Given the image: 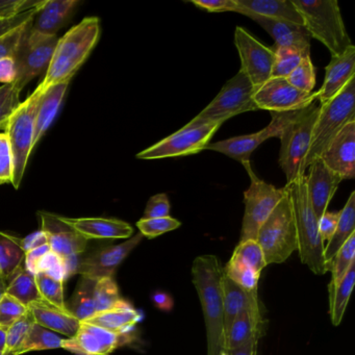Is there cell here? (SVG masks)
<instances>
[{
    "mask_svg": "<svg viewBox=\"0 0 355 355\" xmlns=\"http://www.w3.org/2000/svg\"><path fill=\"white\" fill-rule=\"evenodd\" d=\"M42 93L36 89L30 97L20 103L18 109L14 112L6 126L5 135L7 136L13 159V180L12 184L18 189L21 184L28 157L32 153L33 141H34L35 120L37 109Z\"/></svg>",
    "mask_w": 355,
    "mask_h": 355,
    "instance_id": "cell-9",
    "label": "cell"
},
{
    "mask_svg": "<svg viewBox=\"0 0 355 355\" xmlns=\"http://www.w3.org/2000/svg\"><path fill=\"white\" fill-rule=\"evenodd\" d=\"M355 76V46L349 47L343 55L332 57L326 67L323 86L315 92V101L320 105L334 98Z\"/></svg>",
    "mask_w": 355,
    "mask_h": 355,
    "instance_id": "cell-22",
    "label": "cell"
},
{
    "mask_svg": "<svg viewBox=\"0 0 355 355\" xmlns=\"http://www.w3.org/2000/svg\"><path fill=\"white\" fill-rule=\"evenodd\" d=\"M254 91L248 78L239 71L226 82L216 98L182 128L188 130L209 124H223L239 114L259 111L253 101Z\"/></svg>",
    "mask_w": 355,
    "mask_h": 355,
    "instance_id": "cell-8",
    "label": "cell"
},
{
    "mask_svg": "<svg viewBox=\"0 0 355 355\" xmlns=\"http://www.w3.org/2000/svg\"><path fill=\"white\" fill-rule=\"evenodd\" d=\"M224 274L232 282L247 291L257 290L261 273L253 270L249 266L245 265L240 259L232 257L227 265L223 269Z\"/></svg>",
    "mask_w": 355,
    "mask_h": 355,
    "instance_id": "cell-37",
    "label": "cell"
},
{
    "mask_svg": "<svg viewBox=\"0 0 355 355\" xmlns=\"http://www.w3.org/2000/svg\"><path fill=\"white\" fill-rule=\"evenodd\" d=\"M259 338H252V340L243 345L241 348L236 350L227 351L228 355H255L257 353V346Z\"/></svg>",
    "mask_w": 355,
    "mask_h": 355,
    "instance_id": "cell-59",
    "label": "cell"
},
{
    "mask_svg": "<svg viewBox=\"0 0 355 355\" xmlns=\"http://www.w3.org/2000/svg\"><path fill=\"white\" fill-rule=\"evenodd\" d=\"M6 288H7V282H3V280L0 278V299H1V297L5 294Z\"/></svg>",
    "mask_w": 355,
    "mask_h": 355,
    "instance_id": "cell-61",
    "label": "cell"
},
{
    "mask_svg": "<svg viewBox=\"0 0 355 355\" xmlns=\"http://www.w3.org/2000/svg\"><path fill=\"white\" fill-rule=\"evenodd\" d=\"M263 334V320L261 307L244 309L232 322L224 343L223 350H236L252 338H261Z\"/></svg>",
    "mask_w": 355,
    "mask_h": 355,
    "instance_id": "cell-28",
    "label": "cell"
},
{
    "mask_svg": "<svg viewBox=\"0 0 355 355\" xmlns=\"http://www.w3.org/2000/svg\"><path fill=\"white\" fill-rule=\"evenodd\" d=\"M245 16L257 22L274 39V46L297 49L305 57L309 55L311 36L304 26L251 14H246Z\"/></svg>",
    "mask_w": 355,
    "mask_h": 355,
    "instance_id": "cell-21",
    "label": "cell"
},
{
    "mask_svg": "<svg viewBox=\"0 0 355 355\" xmlns=\"http://www.w3.org/2000/svg\"><path fill=\"white\" fill-rule=\"evenodd\" d=\"M64 338L59 334L33 322L28 334L14 355H21L31 351L62 348Z\"/></svg>",
    "mask_w": 355,
    "mask_h": 355,
    "instance_id": "cell-36",
    "label": "cell"
},
{
    "mask_svg": "<svg viewBox=\"0 0 355 355\" xmlns=\"http://www.w3.org/2000/svg\"><path fill=\"white\" fill-rule=\"evenodd\" d=\"M170 202L166 194H157L149 198L143 219L169 217Z\"/></svg>",
    "mask_w": 355,
    "mask_h": 355,
    "instance_id": "cell-52",
    "label": "cell"
},
{
    "mask_svg": "<svg viewBox=\"0 0 355 355\" xmlns=\"http://www.w3.org/2000/svg\"><path fill=\"white\" fill-rule=\"evenodd\" d=\"M130 332L119 334L80 321V328L73 338H64L62 348L78 355H110L118 347L130 343Z\"/></svg>",
    "mask_w": 355,
    "mask_h": 355,
    "instance_id": "cell-15",
    "label": "cell"
},
{
    "mask_svg": "<svg viewBox=\"0 0 355 355\" xmlns=\"http://www.w3.org/2000/svg\"><path fill=\"white\" fill-rule=\"evenodd\" d=\"M244 166L250 175V186L244 193L245 214L240 243L257 241L259 228L265 223L284 195V188H275L259 180L253 173L250 163L245 164Z\"/></svg>",
    "mask_w": 355,
    "mask_h": 355,
    "instance_id": "cell-10",
    "label": "cell"
},
{
    "mask_svg": "<svg viewBox=\"0 0 355 355\" xmlns=\"http://www.w3.org/2000/svg\"><path fill=\"white\" fill-rule=\"evenodd\" d=\"M16 80V66L13 59L0 60V83L13 84Z\"/></svg>",
    "mask_w": 355,
    "mask_h": 355,
    "instance_id": "cell-57",
    "label": "cell"
},
{
    "mask_svg": "<svg viewBox=\"0 0 355 355\" xmlns=\"http://www.w3.org/2000/svg\"><path fill=\"white\" fill-rule=\"evenodd\" d=\"M99 37L101 21L97 17L86 18L70 28L58 41L46 76L37 89L44 94L51 87L71 80L96 46Z\"/></svg>",
    "mask_w": 355,
    "mask_h": 355,
    "instance_id": "cell-1",
    "label": "cell"
},
{
    "mask_svg": "<svg viewBox=\"0 0 355 355\" xmlns=\"http://www.w3.org/2000/svg\"><path fill=\"white\" fill-rule=\"evenodd\" d=\"M294 214L298 238V252L301 261L317 274L324 275L329 271V266L324 257V242L319 234L317 216L311 207L307 192L306 176L296 178L284 187Z\"/></svg>",
    "mask_w": 355,
    "mask_h": 355,
    "instance_id": "cell-3",
    "label": "cell"
},
{
    "mask_svg": "<svg viewBox=\"0 0 355 355\" xmlns=\"http://www.w3.org/2000/svg\"><path fill=\"white\" fill-rule=\"evenodd\" d=\"M355 232V192H351L344 209L340 211V219L332 238L324 249V257L329 266L334 255L340 250L344 243Z\"/></svg>",
    "mask_w": 355,
    "mask_h": 355,
    "instance_id": "cell-31",
    "label": "cell"
},
{
    "mask_svg": "<svg viewBox=\"0 0 355 355\" xmlns=\"http://www.w3.org/2000/svg\"><path fill=\"white\" fill-rule=\"evenodd\" d=\"M13 180V159L5 134H0V184H12Z\"/></svg>",
    "mask_w": 355,
    "mask_h": 355,
    "instance_id": "cell-51",
    "label": "cell"
},
{
    "mask_svg": "<svg viewBox=\"0 0 355 355\" xmlns=\"http://www.w3.org/2000/svg\"><path fill=\"white\" fill-rule=\"evenodd\" d=\"M253 101L259 110L286 113L306 107L315 101V95L299 91L286 78H271L254 91Z\"/></svg>",
    "mask_w": 355,
    "mask_h": 355,
    "instance_id": "cell-14",
    "label": "cell"
},
{
    "mask_svg": "<svg viewBox=\"0 0 355 355\" xmlns=\"http://www.w3.org/2000/svg\"><path fill=\"white\" fill-rule=\"evenodd\" d=\"M319 112L320 105L315 101L303 109L282 113L279 165L286 174V184L305 175V157Z\"/></svg>",
    "mask_w": 355,
    "mask_h": 355,
    "instance_id": "cell-4",
    "label": "cell"
},
{
    "mask_svg": "<svg viewBox=\"0 0 355 355\" xmlns=\"http://www.w3.org/2000/svg\"><path fill=\"white\" fill-rule=\"evenodd\" d=\"M236 13L261 16L270 19L284 20L291 24L303 26L300 14L295 8L293 0H236Z\"/></svg>",
    "mask_w": 355,
    "mask_h": 355,
    "instance_id": "cell-27",
    "label": "cell"
},
{
    "mask_svg": "<svg viewBox=\"0 0 355 355\" xmlns=\"http://www.w3.org/2000/svg\"><path fill=\"white\" fill-rule=\"evenodd\" d=\"M28 313V307L22 304L17 299L3 294L0 299V326L9 328L12 324Z\"/></svg>",
    "mask_w": 355,
    "mask_h": 355,
    "instance_id": "cell-48",
    "label": "cell"
},
{
    "mask_svg": "<svg viewBox=\"0 0 355 355\" xmlns=\"http://www.w3.org/2000/svg\"><path fill=\"white\" fill-rule=\"evenodd\" d=\"M40 273L46 274V275L51 276L55 279L61 280V282H65L68 278L64 259L58 257L51 250L45 253L37 263V274Z\"/></svg>",
    "mask_w": 355,
    "mask_h": 355,
    "instance_id": "cell-49",
    "label": "cell"
},
{
    "mask_svg": "<svg viewBox=\"0 0 355 355\" xmlns=\"http://www.w3.org/2000/svg\"><path fill=\"white\" fill-rule=\"evenodd\" d=\"M78 0H45L33 24V31L57 36V33L67 24L78 7Z\"/></svg>",
    "mask_w": 355,
    "mask_h": 355,
    "instance_id": "cell-26",
    "label": "cell"
},
{
    "mask_svg": "<svg viewBox=\"0 0 355 355\" xmlns=\"http://www.w3.org/2000/svg\"><path fill=\"white\" fill-rule=\"evenodd\" d=\"M338 219H340V211H325L318 221L319 226V234L321 236L322 241H329L336 232L338 226Z\"/></svg>",
    "mask_w": 355,
    "mask_h": 355,
    "instance_id": "cell-55",
    "label": "cell"
},
{
    "mask_svg": "<svg viewBox=\"0 0 355 355\" xmlns=\"http://www.w3.org/2000/svg\"><path fill=\"white\" fill-rule=\"evenodd\" d=\"M28 307L35 323L51 331L64 334L68 338H73L80 328V320L69 311H63L46 301H37Z\"/></svg>",
    "mask_w": 355,
    "mask_h": 355,
    "instance_id": "cell-25",
    "label": "cell"
},
{
    "mask_svg": "<svg viewBox=\"0 0 355 355\" xmlns=\"http://www.w3.org/2000/svg\"><path fill=\"white\" fill-rule=\"evenodd\" d=\"M309 174L306 176L307 192L311 207L318 219L322 217L329 205L342 178L325 165L321 157L315 159L309 165Z\"/></svg>",
    "mask_w": 355,
    "mask_h": 355,
    "instance_id": "cell-20",
    "label": "cell"
},
{
    "mask_svg": "<svg viewBox=\"0 0 355 355\" xmlns=\"http://www.w3.org/2000/svg\"><path fill=\"white\" fill-rule=\"evenodd\" d=\"M44 3H43L40 7L24 12V13L19 14V15L15 16V17L0 20V37H3V35L8 34V33L11 32V31L19 28L22 24H26V22L30 21V20L34 19L37 14H38L39 10L44 5Z\"/></svg>",
    "mask_w": 355,
    "mask_h": 355,
    "instance_id": "cell-54",
    "label": "cell"
},
{
    "mask_svg": "<svg viewBox=\"0 0 355 355\" xmlns=\"http://www.w3.org/2000/svg\"><path fill=\"white\" fill-rule=\"evenodd\" d=\"M192 275L205 315L207 355H219L223 350V269L215 255H201L193 263Z\"/></svg>",
    "mask_w": 355,
    "mask_h": 355,
    "instance_id": "cell-2",
    "label": "cell"
},
{
    "mask_svg": "<svg viewBox=\"0 0 355 355\" xmlns=\"http://www.w3.org/2000/svg\"><path fill=\"white\" fill-rule=\"evenodd\" d=\"M20 93L13 84L0 87V130L6 128L10 118L19 107Z\"/></svg>",
    "mask_w": 355,
    "mask_h": 355,
    "instance_id": "cell-46",
    "label": "cell"
},
{
    "mask_svg": "<svg viewBox=\"0 0 355 355\" xmlns=\"http://www.w3.org/2000/svg\"><path fill=\"white\" fill-rule=\"evenodd\" d=\"M234 45L241 59V69L255 90L271 78L275 53L245 28H236Z\"/></svg>",
    "mask_w": 355,
    "mask_h": 355,
    "instance_id": "cell-13",
    "label": "cell"
},
{
    "mask_svg": "<svg viewBox=\"0 0 355 355\" xmlns=\"http://www.w3.org/2000/svg\"><path fill=\"white\" fill-rule=\"evenodd\" d=\"M58 41L57 36H45L33 28L28 31L14 58L16 80L13 85L17 90L21 92L35 78L47 71Z\"/></svg>",
    "mask_w": 355,
    "mask_h": 355,
    "instance_id": "cell-11",
    "label": "cell"
},
{
    "mask_svg": "<svg viewBox=\"0 0 355 355\" xmlns=\"http://www.w3.org/2000/svg\"><path fill=\"white\" fill-rule=\"evenodd\" d=\"M94 298L96 313L112 309L122 300L114 278L97 280L95 284Z\"/></svg>",
    "mask_w": 355,
    "mask_h": 355,
    "instance_id": "cell-41",
    "label": "cell"
},
{
    "mask_svg": "<svg viewBox=\"0 0 355 355\" xmlns=\"http://www.w3.org/2000/svg\"><path fill=\"white\" fill-rule=\"evenodd\" d=\"M95 284H96V280L82 276L68 303V311L80 321H85L96 313L94 298Z\"/></svg>",
    "mask_w": 355,
    "mask_h": 355,
    "instance_id": "cell-32",
    "label": "cell"
},
{
    "mask_svg": "<svg viewBox=\"0 0 355 355\" xmlns=\"http://www.w3.org/2000/svg\"><path fill=\"white\" fill-rule=\"evenodd\" d=\"M24 252L16 236L0 232V278L7 282L21 267Z\"/></svg>",
    "mask_w": 355,
    "mask_h": 355,
    "instance_id": "cell-34",
    "label": "cell"
},
{
    "mask_svg": "<svg viewBox=\"0 0 355 355\" xmlns=\"http://www.w3.org/2000/svg\"><path fill=\"white\" fill-rule=\"evenodd\" d=\"M355 257V232L344 243L340 250L334 255L330 263L331 282L329 286H336L344 277L350 266L354 263Z\"/></svg>",
    "mask_w": 355,
    "mask_h": 355,
    "instance_id": "cell-39",
    "label": "cell"
},
{
    "mask_svg": "<svg viewBox=\"0 0 355 355\" xmlns=\"http://www.w3.org/2000/svg\"><path fill=\"white\" fill-rule=\"evenodd\" d=\"M70 82L71 80L55 85L41 96L38 109H37L36 120H35L34 141H33L34 148L57 117Z\"/></svg>",
    "mask_w": 355,
    "mask_h": 355,
    "instance_id": "cell-29",
    "label": "cell"
},
{
    "mask_svg": "<svg viewBox=\"0 0 355 355\" xmlns=\"http://www.w3.org/2000/svg\"><path fill=\"white\" fill-rule=\"evenodd\" d=\"M17 242L19 246L21 247L22 250L24 252H28V251L33 250V249L46 245L47 236L43 230H40L38 232H33L26 238H17Z\"/></svg>",
    "mask_w": 355,
    "mask_h": 355,
    "instance_id": "cell-56",
    "label": "cell"
},
{
    "mask_svg": "<svg viewBox=\"0 0 355 355\" xmlns=\"http://www.w3.org/2000/svg\"><path fill=\"white\" fill-rule=\"evenodd\" d=\"M42 1H32V0H0V20L15 17L24 12L30 11L35 8L40 7Z\"/></svg>",
    "mask_w": 355,
    "mask_h": 355,
    "instance_id": "cell-50",
    "label": "cell"
},
{
    "mask_svg": "<svg viewBox=\"0 0 355 355\" xmlns=\"http://www.w3.org/2000/svg\"><path fill=\"white\" fill-rule=\"evenodd\" d=\"M7 327H1L0 326V352L5 351L6 340H7Z\"/></svg>",
    "mask_w": 355,
    "mask_h": 355,
    "instance_id": "cell-60",
    "label": "cell"
},
{
    "mask_svg": "<svg viewBox=\"0 0 355 355\" xmlns=\"http://www.w3.org/2000/svg\"><path fill=\"white\" fill-rule=\"evenodd\" d=\"M322 161L342 180L355 176V120L347 123L322 153Z\"/></svg>",
    "mask_w": 355,
    "mask_h": 355,
    "instance_id": "cell-19",
    "label": "cell"
},
{
    "mask_svg": "<svg viewBox=\"0 0 355 355\" xmlns=\"http://www.w3.org/2000/svg\"><path fill=\"white\" fill-rule=\"evenodd\" d=\"M222 124H209L196 128H180L171 136L155 143L137 155L139 159H161L187 157L205 150Z\"/></svg>",
    "mask_w": 355,
    "mask_h": 355,
    "instance_id": "cell-12",
    "label": "cell"
},
{
    "mask_svg": "<svg viewBox=\"0 0 355 355\" xmlns=\"http://www.w3.org/2000/svg\"><path fill=\"white\" fill-rule=\"evenodd\" d=\"M355 282V265L350 266L344 277L336 286H328L329 291V313L334 325H340L348 305Z\"/></svg>",
    "mask_w": 355,
    "mask_h": 355,
    "instance_id": "cell-33",
    "label": "cell"
},
{
    "mask_svg": "<svg viewBox=\"0 0 355 355\" xmlns=\"http://www.w3.org/2000/svg\"><path fill=\"white\" fill-rule=\"evenodd\" d=\"M272 121L267 128L254 134L245 135V136L234 137L227 140L219 142L209 143L205 150H213L216 153H223L230 159L240 162L243 165L250 163V157L253 151L271 138H279L282 132L284 117L282 113H270Z\"/></svg>",
    "mask_w": 355,
    "mask_h": 355,
    "instance_id": "cell-18",
    "label": "cell"
},
{
    "mask_svg": "<svg viewBox=\"0 0 355 355\" xmlns=\"http://www.w3.org/2000/svg\"><path fill=\"white\" fill-rule=\"evenodd\" d=\"M153 302L155 303L157 309L164 311H170L173 307V299L171 298L169 294L165 292H155L153 293Z\"/></svg>",
    "mask_w": 355,
    "mask_h": 355,
    "instance_id": "cell-58",
    "label": "cell"
},
{
    "mask_svg": "<svg viewBox=\"0 0 355 355\" xmlns=\"http://www.w3.org/2000/svg\"><path fill=\"white\" fill-rule=\"evenodd\" d=\"M0 355H3V352H0Z\"/></svg>",
    "mask_w": 355,
    "mask_h": 355,
    "instance_id": "cell-62",
    "label": "cell"
},
{
    "mask_svg": "<svg viewBox=\"0 0 355 355\" xmlns=\"http://www.w3.org/2000/svg\"><path fill=\"white\" fill-rule=\"evenodd\" d=\"M257 242L263 250L267 266L284 263L294 251L298 250L292 203L286 189L282 200L259 228Z\"/></svg>",
    "mask_w": 355,
    "mask_h": 355,
    "instance_id": "cell-7",
    "label": "cell"
},
{
    "mask_svg": "<svg viewBox=\"0 0 355 355\" xmlns=\"http://www.w3.org/2000/svg\"><path fill=\"white\" fill-rule=\"evenodd\" d=\"M275 53V61L272 68L271 78H286L293 70L300 64L301 60L305 58L300 51L288 47H271Z\"/></svg>",
    "mask_w": 355,
    "mask_h": 355,
    "instance_id": "cell-40",
    "label": "cell"
},
{
    "mask_svg": "<svg viewBox=\"0 0 355 355\" xmlns=\"http://www.w3.org/2000/svg\"><path fill=\"white\" fill-rule=\"evenodd\" d=\"M232 257L240 259L245 265L249 266L259 273H261L263 268L267 266L266 265L263 250H261V246L257 241L250 240L239 243Z\"/></svg>",
    "mask_w": 355,
    "mask_h": 355,
    "instance_id": "cell-43",
    "label": "cell"
},
{
    "mask_svg": "<svg viewBox=\"0 0 355 355\" xmlns=\"http://www.w3.org/2000/svg\"><path fill=\"white\" fill-rule=\"evenodd\" d=\"M140 319V313L130 303L122 299L115 306L96 313L89 319L85 320V322L105 328L110 331L126 334L136 326Z\"/></svg>",
    "mask_w": 355,
    "mask_h": 355,
    "instance_id": "cell-30",
    "label": "cell"
},
{
    "mask_svg": "<svg viewBox=\"0 0 355 355\" xmlns=\"http://www.w3.org/2000/svg\"><path fill=\"white\" fill-rule=\"evenodd\" d=\"M142 239V234L139 232L122 244L105 247L90 253L78 263L76 273L96 282L103 278H114L117 268L140 244Z\"/></svg>",
    "mask_w": 355,
    "mask_h": 355,
    "instance_id": "cell-16",
    "label": "cell"
},
{
    "mask_svg": "<svg viewBox=\"0 0 355 355\" xmlns=\"http://www.w3.org/2000/svg\"><path fill=\"white\" fill-rule=\"evenodd\" d=\"M6 294L17 299L26 306L37 301L43 300L35 282L34 276L21 267L16 271L8 282Z\"/></svg>",
    "mask_w": 355,
    "mask_h": 355,
    "instance_id": "cell-35",
    "label": "cell"
},
{
    "mask_svg": "<svg viewBox=\"0 0 355 355\" xmlns=\"http://www.w3.org/2000/svg\"><path fill=\"white\" fill-rule=\"evenodd\" d=\"M353 120H355V76L334 98L320 105L311 146L305 157V169L321 157L332 139Z\"/></svg>",
    "mask_w": 355,
    "mask_h": 355,
    "instance_id": "cell-6",
    "label": "cell"
},
{
    "mask_svg": "<svg viewBox=\"0 0 355 355\" xmlns=\"http://www.w3.org/2000/svg\"><path fill=\"white\" fill-rule=\"evenodd\" d=\"M182 225L178 220L172 217L155 218V219H141L137 222L140 234L148 239L157 238L161 234L176 230Z\"/></svg>",
    "mask_w": 355,
    "mask_h": 355,
    "instance_id": "cell-47",
    "label": "cell"
},
{
    "mask_svg": "<svg viewBox=\"0 0 355 355\" xmlns=\"http://www.w3.org/2000/svg\"><path fill=\"white\" fill-rule=\"evenodd\" d=\"M223 303V348L226 336L236 315L247 309L259 307L257 290L247 291L224 274L221 277Z\"/></svg>",
    "mask_w": 355,
    "mask_h": 355,
    "instance_id": "cell-24",
    "label": "cell"
},
{
    "mask_svg": "<svg viewBox=\"0 0 355 355\" xmlns=\"http://www.w3.org/2000/svg\"><path fill=\"white\" fill-rule=\"evenodd\" d=\"M42 228L46 234L47 244L53 253L62 259L78 257L85 252L89 241L78 234L69 224L66 223L61 216L40 211Z\"/></svg>",
    "mask_w": 355,
    "mask_h": 355,
    "instance_id": "cell-17",
    "label": "cell"
},
{
    "mask_svg": "<svg viewBox=\"0 0 355 355\" xmlns=\"http://www.w3.org/2000/svg\"><path fill=\"white\" fill-rule=\"evenodd\" d=\"M293 3L311 38L325 45L331 58L343 55L352 46L336 0H293Z\"/></svg>",
    "mask_w": 355,
    "mask_h": 355,
    "instance_id": "cell-5",
    "label": "cell"
},
{
    "mask_svg": "<svg viewBox=\"0 0 355 355\" xmlns=\"http://www.w3.org/2000/svg\"><path fill=\"white\" fill-rule=\"evenodd\" d=\"M33 322H34V320H33L32 315L28 311L26 315L20 318L18 321H16L15 323L12 324L8 328L6 348L3 355H14L21 343L24 342Z\"/></svg>",
    "mask_w": 355,
    "mask_h": 355,
    "instance_id": "cell-45",
    "label": "cell"
},
{
    "mask_svg": "<svg viewBox=\"0 0 355 355\" xmlns=\"http://www.w3.org/2000/svg\"><path fill=\"white\" fill-rule=\"evenodd\" d=\"M191 3L209 13L236 12L238 9L236 0H191Z\"/></svg>",
    "mask_w": 355,
    "mask_h": 355,
    "instance_id": "cell-53",
    "label": "cell"
},
{
    "mask_svg": "<svg viewBox=\"0 0 355 355\" xmlns=\"http://www.w3.org/2000/svg\"><path fill=\"white\" fill-rule=\"evenodd\" d=\"M62 219L88 241L128 239L134 234L132 226L122 220L67 217H62Z\"/></svg>",
    "mask_w": 355,
    "mask_h": 355,
    "instance_id": "cell-23",
    "label": "cell"
},
{
    "mask_svg": "<svg viewBox=\"0 0 355 355\" xmlns=\"http://www.w3.org/2000/svg\"><path fill=\"white\" fill-rule=\"evenodd\" d=\"M286 80L299 91L313 93L315 86V72L309 55L301 60L300 64L293 70Z\"/></svg>",
    "mask_w": 355,
    "mask_h": 355,
    "instance_id": "cell-42",
    "label": "cell"
},
{
    "mask_svg": "<svg viewBox=\"0 0 355 355\" xmlns=\"http://www.w3.org/2000/svg\"><path fill=\"white\" fill-rule=\"evenodd\" d=\"M34 19L30 20L26 24H22L19 28L11 31L8 34L3 35V37H0V60H14L24 37L26 36L28 31L32 28Z\"/></svg>",
    "mask_w": 355,
    "mask_h": 355,
    "instance_id": "cell-44",
    "label": "cell"
},
{
    "mask_svg": "<svg viewBox=\"0 0 355 355\" xmlns=\"http://www.w3.org/2000/svg\"><path fill=\"white\" fill-rule=\"evenodd\" d=\"M35 282L43 300L63 311H68L64 299V282L55 279L46 274H37L34 276Z\"/></svg>",
    "mask_w": 355,
    "mask_h": 355,
    "instance_id": "cell-38",
    "label": "cell"
}]
</instances>
